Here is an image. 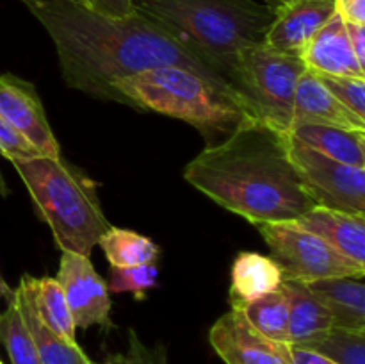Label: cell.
Masks as SVG:
<instances>
[{
  "label": "cell",
  "mask_w": 365,
  "mask_h": 364,
  "mask_svg": "<svg viewBox=\"0 0 365 364\" xmlns=\"http://www.w3.org/2000/svg\"><path fill=\"white\" fill-rule=\"evenodd\" d=\"M289 2H292V0H264V4L269 7H273L274 11L280 9V7H284V6H287Z\"/></svg>",
  "instance_id": "obj_35"
},
{
  "label": "cell",
  "mask_w": 365,
  "mask_h": 364,
  "mask_svg": "<svg viewBox=\"0 0 365 364\" xmlns=\"http://www.w3.org/2000/svg\"><path fill=\"white\" fill-rule=\"evenodd\" d=\"M27 186L41 220L52 231L63 252L91 253L110 223L96 195V184L61 157H32L13 161Z\"/></svg>",
  "instance_id": "obj_4"
},
{
  "label": "cell",
  "mask_w": 365,
  "mask_h": 364,
  "mask_svg": "<svg viewBox=\"0 0 365 364\" xmlns=\"http://www.w3.org/2000/svg\"><path fill=\"white\" fill-rule=\"evenodd\" d=\"M29 9L56 45L66 86L86 95L127 106V98L116 88L121 81L153 68L180 66L242 103L227 79L141 11L114 18L71 0H45Z\"/></svg>",
  "instance_id": "obj_1"
},
{
  "label": "cell",
  "mask_w": 365,
  "mask_h": 364,
  "mask_svg": "<svg viewBox=\"0 0 365 364\" xmlns=\"http://www.w3.org/2000/svg\"><path fill=\"white\" fill-rule=\"evenodd\" d=\"M289 136L302 145L349 166L365 168V132L327 127V125H292Z\"/></svg>",
  "instance_id": "obj_20"
},
{
  "label": "cell",
  "mask_w": 365,
  "mask_h": 364,
  "mask_svg": "<svg viewBox=\"0 0 365 364\" xmlns=\"http://www.w3.org/2000/svg\"><path fill=\"white\" fill-rule=\"evenodd\" d=\"M86 7L106 16L121 18L134 13L135 7L132 0H82Z\"/></svg>",
  "instance_id": "obj_30"
},
{
  "label": "cell",
  "mask_w": 365,
  "mask_h": 364,
  "mask_svg": "<svg viewBox=\"0 0 365 364\" xmlns=\"http://www.w3.org/2000/svg\"><path fill=\"white\" fill-rule=\"evenodd\" d=\"M21 2H25V4H27V6H32V4L45 2V0H21ZM71 2H78V4H82V6H84V2H82V0H71Z\"/></svg>",
  "instance_id": "obj_37"
},
{
  "label": "cell",
  "mask_w": 365,
  "mask_h": 364,
  "mask_svg": "<svg viewBox=\"0 0 365 364\" xmlns=\"http://www.w3.org/2000/svg\"><path fill=\"white\" fill-rule=\"evenodd\" d=\"M289 353H291V364H337L312 350L302 348V346L289 345Z\"/></svg>",
  "instance_id": "obj_33"
},
{
  "label": "cell",
  "mask_w": 365,
  "mask_h": 364,
  "mask_svg": "<svg viewBox=\"0 0 365 364\" xmlns=\"http://www.w3.org/2000/svg\"><path fill=\"white\" fill-rule=\"evenodd\" d=\"M0 343L6 346L11 364H41L14 296L7 302V309L0 314Z\"/></svg>",
  "instance_id": "obj_25"
},
{
  "label": "cell",
  "mask_w": 365,
  "mask_h": 364,
  "mask_svg": "<svg viewBox=\"0 0 365 364\" xmlns=\"http://www.w3.org/2000/svg\"><path fill=\"white\" fill-rule=\"evenodd\" d=\"M89 364H168V352L163 345L148 346L139 339L135 330H128V348L107 357L102 363Z\"/></svg>",
  "instance_id": "obj_28"
},
{
  "label": "cell",
  "mask_w": 365,
  "mask_h": 364,
  "mask_svg": "<svg viewBox=\"0 0 365 364\" xmlns=\"http://www.w3.org/2000/svg\"><path fill=\"white\" fill-rule=\"evenodd\" d=\"M327 125L365 132V120L339 102L323 86L317 74L305 70L299 77L292 106V125Z\"/></svg>",
  "instance_id": "obj_13"
},
{
  "label": "cell",
  "mask_w": 365,
  "mask_h": 364,
  "mask_svg": "<svg viewBox=\"0 0 365 364\" xmlns=\"http://www.w3.org/2000/svg\"><path fill=\"white\" fill-rule=\"evenodd\" d=\"M0 153L13 163L18 159H32L41 157V152L31 145L20 132L11 127L2 116H0Z\"/></svg>",
  "instance_id": "obj_29"
},
{
  "label": "cell",
  "mask_w": 365,
  "mask_h": 364,
  "mask_svg": "<svg viewBox=\"0 0 365 364\" xmlns=\"http://www.w3.org/2000/svg\"><path fill=\"white\" fill-rule=\"evenodd\" d=\"M209 343L225 364H291L289 345L260 334L239 309H230L212 325Z\"/></svg>",
  "instance_id": "obj_10"
},
{
  "label": "cell",
  "mask_w": 365,
  "mask_h": 364,
  "mask_svg": "<svg viewBox=\"0 0 365 364\" xmlns=\"http://www.w3.org/2000/svg\"><path fill=\"white\" fill-rule=\"evenodd\" d=\"M307 66L302 57L266 45L242 52L235 74V91L255 120L289 134L299 77Z\"/></svg>",
  "instance_id": "obj_6"
},
{
  "label": "cell",
  "mask_w": 365,
  "mask_h": 364,
  "mask_svg": "<svg viewBox=\"0 0 365 364\" xmlns=\"http://www.w3.org/2000/svg\"><path fill=\"white\" fill-rule=\"evenodd\" d=\"M0 116L45 157H61L59 143L46 120L41 98L31 82L0 75Z\"/></svg>",
  "instance_id": "obj_11"
},
{
  "label": "cell",
  "mask_w": 365,
  "mask_h": 364,
  "mask_svg": "<svg viewBox=\"0 0 365 364\" xmlns=\"http://www.w3.org/2000/svg\"><path fill=\"white\" fill-rule=\"evenodd\" d=\"M56 280L63 288L75 327L89 328L100 325L113 327L110 296L107 282L96 273L91 259L75 252H63Z\"/></svg>",
  "instance_id": "obj_9"
},
{
  "label": "cell",
  "mask_w": 365,
  "mask_h": 364,
  "mask_svg": "<svg viewBox=\"0 0 365 364\" xmlns=\"http://www.w3.org/2000/svg\"><path fill=\"white\" fill-rule=\"evenodd\" d=\"M335 13L346 24L365 25V0H335Z\"/></svg>",
  "instance_id": "obj_31"
},
{
  "label": "cell",
  "mask_w": 365,
  "mask_h": 364,
  "mask_svg": "<svg viewBox=\"0 0 365 364\" xmlns=\"http://www.w3.org/2000/svg\"><path fill=\"white\" fill-rule=\"evenodd\" d=\"M335 14V0H292L277 9L264 45L302 57L317 31Z\"/></svg>",
  "instance_id": "obj_12"
},
{
  "label": "cell",
  "mask_w": 365,
  "mask_h": 364,
  "mask_svg": "<svg viewBox=\"0 0 365 364\" xmlns=\"http://www.w3.org/2000/svg\"><path fill=\"white\" fill-rule=\"evenodd\" d=\"M157 275H159V270L155 263L134 268H113L107 289L110 293L134 291L135 298H143L146 289L157 285Z\"/></svg>",
  "instance_id": "obj_26"
},
{
  "label": "cell",
  "mask_w": 365,
  "mask_h": 364,
  "mask_svg": "<svg viewBox=\"0 0 365 364\" xmlns=\"http://www.w3.org/2000/svg\"><path fill=\"white\" fill-rule=\"evenodd\" d=\"M324 88L348 109L365 120V79L317 75Z\"/></svg>",
  "instance_id": "obj_27"
},
{
  "label": "cell",
  "mask_w": 365,
  "mask_h": 364,
  "mask_svg": "<svg viewBox=\"0 0 365 364\" xmlns=\"http://www.w3.org/2000/svg\"><path fill=\"white\" fill-rule=\"evenodd\" d=\"M284 284V282H282ZM234 309V307H232ZM246 320L255 330L266 335L267 339L287 345L289 327V300L285 289L278 288L277 291L267 293L246 305L239 307Z\"/></svg>",
  "instance_id": "obj_23"
},
{
  "label": "cell",
  "mask_w": 365,
  "mask_h": 364,
  "mask_svg": "<svg viewBox=\"0 0 365 364\" xmlns=\"http://www.w3.org/2000/svg\"><path fill=\"white\" fill-rule=\"evenodd\" d=\"M331 314L334 327L365 332V284L360 277H335L305 284Z\"/></svg>",
  "instance_id": "obj_16"
},
{
  "label": "cell",
  "mask_w": 365,
  "mask_h": 364,
  "mask_svg": "<svg viewBox=\"0 0 365 364\" xmlns=\"http://www.w3.org/2000/svg\"><path fill=\"white\" fill-rule=\"evenodd\" d=\"M116 88L127 106L187 121L209 139L217 134L225 138L252 118L241 102L187 68H153L125 79Z\"/></svg>",
  "instance_id": "obj_5"
},
{
  "label": "cell",
  "mask_w": 365,
  "mask_h": 364,
  "mask_svg": "<svg viewBox=\"0 0 365 364\" xmlns=\"http://www.w3.org/2000/svg\"><path fill=\"white\" fill-rule=\"evenodd\" d=\"M271 257L280 266L284 280L310 284L335 277H364L365 266L353 263L327 241L305 231L296 221L259 225Z\"/></svg>",
  "instance_id": "obj_7"
},
{
  "label": "cell",
  "mask_w": 365,
  "mask_h": 364,
  "mask_svg": "<svg viewBox=\"0 0 365 364\" xmlns=\"http://www.w3.org/2000/svg\"><path fill=\"white\" fill-rule=\"evenodd\" d=\"M289 156L317 206L365 214V168L330 159L302 145L291 136Z\"/></svg>",
  "instance_id": "obj_8"
},
{
  "label": "cell",
  "mask_w": 365,
  "mask_h": 364,
  "mask_svg": "<svg viewBox=\"0 0 365 364\" xmlns=\"http://www.w3.org/2000/svg\"><path fill=\"white\" fill-rule=\"evenodd\" d=\"M7 193H9V188L6 186V181H4L2 173H0V195L7 196Z\"/></svg>",
  "instance_id": "obj_36"
},
{
  "label": "cell",
  "mask_w": 365,
  "mask_h": 364,
  "mask_svg": "<svg viewBox=\"0 0 365 364\" xmlns=\"http://www.w3.org/2000/svg\"><path fill=\"white\" fill-rule=\"evenodd\" d=\"M346 32H348L349 45H351L353 54L356 56L359 63L365 66V25L346 24Z\"/></svg>",
  "instance_id": "obj_32"
},
{
  "label": "cell",
  "mask_w": 365,
  "mask_h": 364,
  "mask_svg": "<svg viewBox=\"0 0 365 364\" xmlns=\"http://www.w3.org/2000/svg\"><path fill=\"white\" fill-rule=\"evenodd\" d=\"M289 300L287 345L305 346L334 327L331 314L302 282L284 280Z\"/></svg>",
  "instance_id": "obj_19"
},
{
  "label": "cell",
  "mask_w": 365,
  "mask_h": 364,
  "mask_svg": "<svg viewBox=\"0 0 365 364\" xmlns=\"http://www.w3.org/2000/svg\"><path fill=\"white\" fill-rule=\"evenodd\" d=\"M14 302L18 310L27 325L32 335L36 350H38L39 363L41 364H89L91 360L84 353V350L77 345V341H68L50 330L41 320L32 303L31 293L27 285L20 280L18 288L14 289Z\"/></svg>",
  "instance_id": "obj_18"
},
{
  "label": "cell",
  "mask_w": 365,
  "mask_h": 364,
  "mask_svg": "<svg viewBox=\"0 0 365 364\" xmlns=\"http://www.w3.org/2000/svg\"><path fill=\"white\" fill-rule=\"evenodd\" d=\"M98 245L113 268H134L155 263L160 253L159 246L146 236L113 225L100 238Z\"/></svg>",
  "instance_id": "obj_22"
},
{
  "label": "cell",
  "mask_w": 365,
  "mask_h": 364,
  "mask_svg": "<svg viewBox=\"0 0 365 364\" xmlns=\"http://www.w3.org/2000/svg\"><path fill=\"white\" fill-rule=\"evenodd\" d=\"M14 296V289H11L9 285H7V282L4 280L2 273H0V300H6V302H9L11 298Z\"/></svg>",
  "instance_id": "obj_34"
},
{
  "label": "cell",
  "mask_w": 365,
  "mask_h": 364,
  "mask_svg": "<svg viewBox=\"0 0 365 364\" xmlns=\"http://www.w3.org/2000/svg\"><path fill=\"white\" fill-rule=\"evenodd\" d=\"M302 348L312 350L337 364H365V332L331 327Z\"/></svg>",
  "instance_id": "obj_24"
},
{
  "label": "cell",
  "mask_w": 365,
  "mask_h": 364,
  "mask_svg": "<svg viewBox=\"0 0 365 364\" xmlns=\"http://www.w3.org/2000/svg\"><path fill=\"white\" fill-rule=\"evenodd\" d=\"M21 282L27 285L29 293H31L32 303H34L39 320L63 339L75 341L77 327H75L73 316H71L66 296H64L59 282L52 277L36 278L27 273L21 277Z\"/></svg>",
  "instance_id": "obj_21"
},
{
  "label": "cell",
  "mask_w": 365,
  "mask_h": 364,
  "mask_svg": "<svg viewBox=\"0 0 365 364\" xmlns=\"http://www.w3.org/2000/svg\"><path fill=\"white\" fill-rule=\"evenodd\" d=\"M230 305L234 309L246 305L267 293L277 291L284 282L280 266L273 257L257 252H241L232 264Z\"/></svg>",
  "instance_id": "obj_17"
},
{
  "label": "cell",
  "mask_w": 365,
  "mask_h": 364,
  "mask_svg": "<svg viewBox=\"0 0 365 364\" xmlns=\"http://www.w3.org/2000/svg\"><path fill=\"white\" fill-rule=\"evenodd\" d=\"M0 364H4V363H2V360H0Z\"/></svg>",
  "instance_id": "obj_38"
},
{
  "label": "cell",
  "mask_w": 365,
  "mask_h": 364,
  "mask_svg": "<svg viewBox=\"0 0 365 364\" xmlns=\"http://www.w3.org/2000/svg\"><path fill=\"white\" fill-rule=\"evenodd\" d=\"M294 221L349 261L365 266V214L317 206Z\"/></svg>",
  "instance_id": "obj_15"
},
{
  "label": "cell",
  "mask_w": 365,
  "mask_h": 364,
  "mask_svg": "<svg viewBox=\"0 0 365 364\" xmlns=\"http://www.w3.org/2000/svg\"><path fill=\"white\" fill-rule=\"evenodd\" d=\"M184 178L257 227L294 221L317 207L289 156V136L253 118L202 150Z\"/></svg>",
  "instance_id": "obj_2"
},
{
  "label": "cell",
  "mask_w": 365,
  "mask_h": 364,
  "mask_svg": "<svg viewBox=\"0 0 365 364\" xmlns=\"http://www.w3.org/2000/svg\"><path fill=\"white\" fill-rule=\"evenodd\" d=\"M235 89L242 52L266 41L277 11L255 0H132ZM239 95V93H237Z\"/></svg>",
  "instance_id": "obj_3"
},
{
  "label": "cell",
  "mask_w": 365,
  "mask_h": 364,
  "mask_svg": "<svg viewBox=\"0 0 365 364\" xmlns=\"http://www.w3.org/2000/svg\"><path fill=\"white\" fill-rule=\"evenodd\" d=\"M302 59L307 70L317 75L365 79V66L353 54L346 24L337 13L314 34Z\"/></svg>",
  "instance_id": "obj_14"
}]
</instances>
